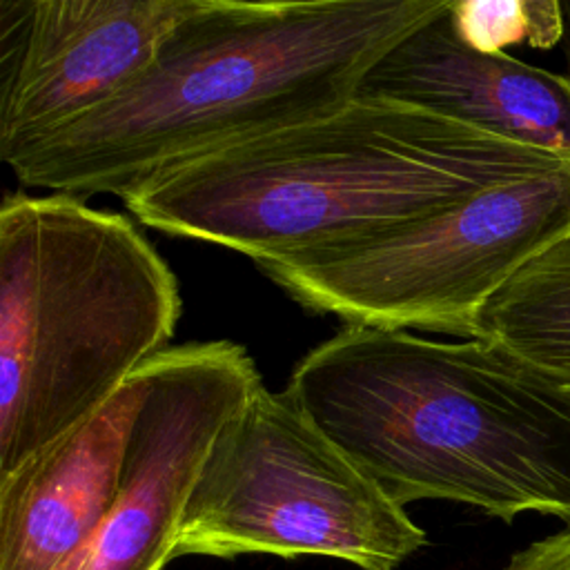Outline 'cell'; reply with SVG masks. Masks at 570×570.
I'll list each match as a JSON object with an SVG mask.
<instances>
[{"label":"cell","mask_w":570,"mask_h":570,"mask_svg":"<svg viewBox=\"0 0 570 570\" xmlns=\"http://www.w3.org/2000/svg\"><path fill=\"white\" fill-rule=\"evenodd\" d=\"M261 383L254 358L229 341L187 343L156 356L116 501L58 570H165L216 439Z\"/></svg>","instance_id":"obj_7"},{"label":"cell","mask_w":570,"mask_h":570,"mask_svg":"<svg viewBox=\"0 0 570 570\" xmlns=\"http://www.w3.org/2000/svg\"><path fill=\"white\" fill-rule=\"evenodd\" d=\"M285 392L401 505L445 499L570 528V385L497 341L345 325Z\"/></svg>","instance_id":"obj_3"},{"label":"cell","mask_w":570,"mask_h":570,"mask_svg":"<svg viewBox=\"0 0 570 570\" xmlns=\"http://www.w3.org/2000/svg\"><path fill=\"white\" fill-rule=\"evenodd\" d=\"M448 0H198L114 100L7 167L24 187L127 194L156 171L330 114Z\"/></svg>","instance_id":"obj_1"},{"label":"cell","mask_w":570,"mask_h":570,"mask_svg":"<svg viewBox=\"0 0 570 570\" xmlns=\"http://www.w3.org/2000/svg\"><path fill=\"white\" fill-rule=\"evenodd\" d=\"M147 367L87 421L0 476V570H58L100 525L120 488Z\"/></svg>","instance_id":"obj_10"},{"label":"cell","mask_w":570,"mask_h":570,"mask_svg":"<svg viewBox=\"0 0 570 570\" xmlns=\"http://www.w3.org/2000/svg\"><path fill=\"white\" fill-rule=\"evenodd\" d=\"M450 13L459 36L490 53L523 42L548 49L566 33L563 4L557 0H452Z\"/></svg>","instance_id":"obj_12"},{"label":"cell","mask_w":570,"mask_h":570,"mask_svg":"<svg viewBox=\"0 0 570 570\" xmlns=\"http://www.w3.org/2000/svg\"><path fill=\"white\" fill-rule=\"evenodd\" d=\"M505 570H570V528L537 539L514 552Z\"/></svg>","instance_id":"obj_13"},{"label":"cell","mask_w":570,"mask_h":570,"mask_svg":"<svg viewBox=\"0 0 570 570\" xmlns=\"http://www.w3.org/2000/svg\"><path fill=\"white\" fill-rule=\"evenodd\" d=\"M490 338L570 385V232L528 261L476 314Z\"/></svg>","instance_id":"obj_11"},{"label":"cell","mask_w":570,"mask_h":570,"mask_svg":"<svg viewBox=\"0 0 570 570\" xmlns=\"http://www.w3.org/2000/svg\"><path fill=\"white\" fill-rule=\"evenodd\" d=\"M428 534L283 390L263 383L216 439L180 519L174 559L330 557L394 570Z\"/></svg>","instance_id":"obj_5"},{"label":"cell","mask_w":570,"mask_h":570,"mask_svg":"<svg viewBox=\"0 0 570 570\" xmlns=\"http://www.w3.org/2000/svg\"><path fill=\"white\" fill-rule=\"evenodd\" d=\"M450 4L392 47L358 96L412 105L514 145L570 156L568 76L474 49L459 36Z\"/></svg>","instance_id":"obj_9"},{"label":"cell","mask_w":570,"mask_h":570,"mask_svg":"<svg viewBox=\"0 0 570 570\" xmlns=\"http://www.w3.org/2000/svg\"><path fill=\"white\" fill-rule=\"evenodd\" d=\"M568 232L570 165L358 243L258 267L296 303L345 325L472 338L481 307Z\"/></svg>","instance_id":"obj_6"},{"label":"cell","mask_w":570,"mask_h":570,"mask_svg":"<svg viewBox=\"0 0 570 570\" xmlns=\"http://www.w3.org/2000/svg\"><path fill=\"white\" fill-rule=\"evenodd\" d=\"M566 16V53H568V80H570V2L563 4Z\"/></svg>","instance_id":"obj_14"},{"label":"cell","mask_w":570,"mask_h":570,"mask_svg":"<svg viewBox=\"0 0 570 570\" xmlns=\"http://www.w3.org/2000/svg\"><path fill=\"white\" fill-rule=\"evenodd\" d=\"M198 0H0L4 165L125 91Z\"/></svg>","instance_id":"obj_8"},{"label":"cell","mask_w":570,"mask_h":570,"mask_svg":"<svg viewBox=\"0 0 570 570\" xmlns=\"http://www.w3.org/2000/svg\"><path fill=\"white\" fill-rule=\"evenodd\" d=\"M178 278L136 225L76 196L0 207V476L169 350Z\"/></svg>","instance_id":"obj_4"},{"label":"cell","mask_w":570,"mask_h":570,"mask_svg":"<svg viewBox=\"0 0 570 570\" xmlns=\"http://www.w3.org/2000/svg\"><path fill=\"white\" fill-rule=\"evenodd\" d=\"M566 165L570 156L356 96L318 118L165 167L120 198L151 229L263 265L358 243Z\"/></svg>","instance_id":"obj_2"}]
</instances>
